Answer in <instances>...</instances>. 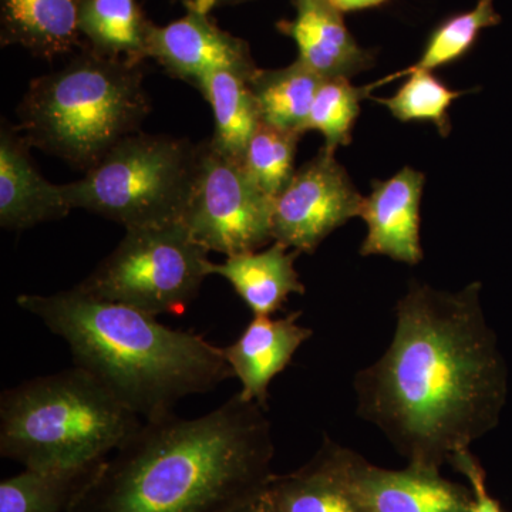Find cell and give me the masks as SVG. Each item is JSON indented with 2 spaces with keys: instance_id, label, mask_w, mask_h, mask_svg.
I'll list each match as a JSON object with an SVG mask.
<instances>
[{
  "instance_id": "cell-11",
  "label": "cell",
  "mask_w": 512,
  "mask_h": 512,
  "mask_svg": "<svg viewBox=\"0 0 512 512\" xmlns=\"http://www.w3.org/2000/svg\"><path fill=\"white\" fill-rule=\"evenodd\" d=\"M350 476L369 512H468L473 491L451 483L439 468L409 464L403 470L373 466L350 450Z\"/></svg>"
},
{
  "instance_id": "cell-26",
  "label": "cell",
  "mask_w": 512,
  "mask_h": 512,
  "mask_svg": "<svg viewBox=\"0 0 512 512\" xmlns=\"http://www.w3.org/2000/svg\"><path fill=\"white\" fill-rule=\"evenodd\" d=\"M466 92L453 90L437 79L431 72L409 74L399 92L387 99L370 97V100L387 107L393 117L403 123L409 121H430L443 137L451 133L448 109Z\"/></svg>"
},
{
  "instance_id": "cell-1",
  "label": "cell",
  "mask_w": 512,
  "mask_h": 512,
  "mask_svg": "<svg viewBox=\"0 0 512 512\" xmlns=\"http://www.w3.org/2000/svg\"><path fill=\"white\" fill-rule=\"evenodd\" d=\"M480 292L478 282L453 293L410 285L392 343L355 377L357 414L409 464L440 470L500 423L507 366Z\"/></svg>"
},
{
  "instance_id": "cell-20",
  "label": "cell",
  "mask_w": 512,
  "mask_h": 512,
  "mask_svg": "<svg viewBox=\"0 0 512 512\" xmlns=\"http://www.w3.org/2000/svg\"><path fill=\"white\" fill-rule=\"evenodd\" d=\"M197 89L214 113L211 146L218 153L242 163L249 141L262 121L249 79L231 72H218L205 77Z\"/></svg>"
},
{
  "instance_id": "cell-24",
  "label": "cell",
  "mask_w": 512,
  "mask_h": 512,
  "mask_svg": "<svg viewBox=\"0 0 512 512\" xmlns=\"http://www.w3.org/2000/svg\"><path fill=\"white\" fill-rule=\"evenodd\" d=\"M301 134L282 130L261 121L242 158L256 185L275 198L285 190L295 174L296 148Z\"/></svg>"
},
{
  "instance_id": "cell-28",
  "label": "cell",
  "mask_w": 512,
  "mask_h": 512,
  "mask_svg": "<svg viewBox=\"0 0 512 512\" xmlns=\"http://www.w3.org/2000/svg\"><path fill=\"white\" fill-rule=\"evenodd\" d=\"M225 512H278L269 494L268 485L258 493L249 495Z\"/></svg>"
},
{
  "instance_id": "cell-15",
  "label": "cell",
  "mask_w": 512,
  "mask_h": 512,
  "mask_svg": "<svg viewBox=\"0 0 512 512\" xmlns=\"http://www.w3.org/2000/svg\"><path fill=\"white\" fill-rule=\"evenodd\" d=\"M296 15L278 30L298 46V60L322 77H350L369 69L372 53L350 35L342 13L330 0H292Z\"/></svg>"
},
{
  "instance_id": "cell-3",
  "label": "cell",
  "mask_w": 512,
  "mask_h": 512,
  "mask_svg": "<svg viewBox=\"0 0 512 512\" xmlns=\"http://www.w3.org/2000/svg\"><path fill=\"white\" fill-rule=\"evenodd\" d=\"M16 303L67 343L74 366L92 373L141 420L173 413L180 400L211 392L234 376L222 349L204 336L77 286L19 295Z\"/></svg>"
},
{
  "instance_id": "cell-25",
  "label": "cell",
  "mask_w": 512,
  "mask_h": 512,
  "mask_svg": "<svg viewBox=\"0 0 512 512\" xmlns=\"http://www.w3.org/2000/svg\"><path fill=\"white\" fill-rule=\"evenodd\" d=\"M369 99L366 87H355L348 77H326L320 84L306 131L316 130L325 137V148L336 153L352 143V131L360 114V101Z\"/></svg>"
},
{
  "instance_id": "cell-10",
  "label": "cell",
  "mask_w": 512,
  "mask_h": 512,
  "mask_svg": "<svg viewBox=\"0 0 512 512\" xmlns=\"http://www.w3.org/2000/svg\"><path fill=\"white\" fill-rule=\"evenodd\" d=\"M148 59L175 79L197 87L207 76L231 72L251 79L258 67L248 43L218 28L210 15L191 12L167 26H151Z\"/></svg>"
},
{
  "instance_id": "cell-17",
  "label": "cell",
  "mask_w": 512,
  "mask_h": 512,
  "mask_svg": "<svg viewBox=\"0 0 512 512\" xmlns=\"http://www.w3.org/2000/svg\"><path fill=\"white\" fill-rule=\"evenodd\" d=\"M301 252L274 241L264 251L227 256L222 264L211 262L210 274L227 279L254 316L281 311L291 295H303L295 261Z\"/></svg>"
},
{
  "instance_id": "cell-21",
  "label": "cell",
  "mask_w": 512,
  "mask_h": 512,
  "mask_svg": "<svg viewBox=\"0 0 512 512\" xmlns=\"http://www.w3.org/2000/svg\"><path fill=\"white\" fill-rule=\"evenodd\" d=\"M323 79L325 77L296 59L291 66L282 69L256 70L249 79V87L264 123L303 136Z\"/></svg>"
},
{
  "instance_id": "cell-16",
  "label": "cell",
  "mask_w": 512,
  "mask_h": 512,
  "mask_svg": "<svg viewBox=\"0 0 512 512\" xmlns=\"http://www.w3.org/2000/svg\"><path fill=\"white\" fill-rule=\"evenodd\" d=\"M350 450L325 439L311 461L268 490L278 512H369L357 494L349 468Z\"/></svg>"
},
{
  "instance_id": "cell-27",
  "label": "cell",
  "mask_w": 512,
  "mask_h": 512,
  "mask_svg": "<svg viewBox=\"0 0 512 512\" xmlns=\"http://www.w3.org/2000/svg\"><path fill=\"white\" fill-rule=\"evenodd\" d=\"M458 473L463 474L470 483L473 491V504L468 512H504L501 510L497 500L491 497L485 484V473L477 458L471 454L470 448L457 451L453 457L448 460Z\"/></svg>"
},
{
  "instance_id": "cell-13",
  "label": "cell",
  "mask_w": 512,
  "mask_h": 512,
  "mask_svg": "<svg viewBox=\"0 0 512 512\" xmlns=\"http://www.w3.org/2000/svg\"><path fill=\"white\" fill-rule=\"evenodd\" d=\"M301 312L285 318L254 316L232 345L222 348L225 360L241 382L239 396L268 412L269 386L291 365L293 356L313 330L299 325Z\"/></svg>"
},
{
  "instance_id": "cell-7",
  "label": "cell",
  "mask_w": 512,
  "mask_h": 512,
  "mask_svg": "<svg viewBox=\"0 0 512 512\" xmlns=\"http://www.w3.org/2000/svg\"><path fill=\"white\" fill-rule=\"evenodd\" d=\"M210 265L207 249L183 222L131 228L77 288L153 316L181 315L211 275Z\"/></svg>"
},
{
  "instance_id": "cell-30",
  "label": "cell",
  "mask_w": 512,
  "mask_h": 512,
  "mask_svg": "<svg viewBox=\"0 0 512 512\" xmlns=\"http://www.w3.org/2000/svg\"><path fill=\"white\" fill-rule=\"evenodd\" d=\"M386 2L387 0H330V3H332L340 13L377 8V6L383 5V3Z\"/></svg>"
},
{
  "instance_id": "cell-31",
  "label": "cell",
  "mask_w": 512,
  "mask_h": 512,
  "mask_svg": "<svg viewBox=\"0 0 512 512\" xmlns=\"http://www.w3.org/2000/svg\"><path fill=\"white\" fill-rule=\"evenodd\" d=\"M181 2H183V0H181Z\"/></svg>"
},
{
  "instance_id": "cell-29",
  "label": "cell",
  "mask_w": 512,
  "mask_h": 512,
  "mask_svg": "<svg viewBox=\"0 0 512 512\" xmlns=\"http://www.w3.org/2000/svg\"><path fill=\"white\" fill-rule=\"evenodd\" d=\"M248 2V0H183L185 8L191 12L210 15L212 10L221 8V6L238 5V3Z\"/></svg>"
},
{
  "instance_id": "cell-6",
  "label": "cell",
  "mask_w": 512,
  "mask_h": 512,
  "mask_svg": "<svg viewBox=\"0 0 512 512\" xmlns=\"http://www.w3.org/2000/svg\"><path fill=\"white\" fill-rule=\"evenodd\" d=\"M200 147L184 138L134 133L76 183L62 185L70 207L126 229L183 222Z\"/></svg>"
},
{
  "instance_id": "cell-12",
  "label": "cell",
  "mask_w": 512,
  "mask_h": 512,
  "mask_svg": "<svg viewBox=\"0 0 512 512\" xmlns=\"http://www.w3.org/2000/svg\"><path fill=\"white\" fill-rule=\"evenodd\" d=\"M424 174L404 167L386 181H373L372 192L363 198L360 215L367 235L360 255H384L417 265L423 259L420 242V202Z\"/></svg>"
},
{
  "instance_id": "cell-9",
  "label": "cell",
  "mask_w": 512,
  "mask_h": 512,
  "mask_svg": "<svg viewBox=\"0 0 512 512\" xmlns=\"http://www.w3.org/2000/svg\"><path fill=\"white\" fill-rule=\"evenodd\" d=\"M362 202L335 153L323 147L274 198V241L313 254L335 229L359 217Z\"/></svg>"
},
{
  "instance_id": "cell-2",
  "label": "cell",
  "mask_w": 512,
  "mask_h": 512,
  "mask_svg": "<svg viewBox=\"0 0 512 512\" xmlns=\"http://www.w3.org/2000/svg\"><path fill=\"white\" fill-rule=\"evenodd\" d=\"M266 410L239 393L195 419L168 413L89 478L67 512H225L265 488L274 440Z\"/></svg>"
},
{
  "instance_id": "cell-19",
  "label": "cell",
  "mask_w": 512,
  "mask_h": 512,
  "mask_svg": "<svg viewBox=\"0 0 512 512\" xmlns=\"http://www.w3.org/2000/svg\"><path fill=\"white\" fill-rule=\"evenodd\" d=\"M153 23L137 0H83L80 35L97 55L143 64Z\"/></svg>"
},
{
  "instance_id": "cell-8",
  "label": "cell",
  "mask_w": 512,
  "mask_h": 512,
  "mask_svg": "<svg viewBox=\"0 0 512 512\" xmlns=\"http://www.w3.org/2000/svg\"><path fill=\"white\" fill-rule=\"evenodd\" d=\"M197 175L183 224L208 252L225 256L258 251L274 241V198L252 180L241 161L200 144Z\"/></svg>"
},
{
  "instance_id": "cell-5",
  "label": "cell",
  "mask_w": 512,
  "mask_h": 512,
  "mask_svg": "<svg viewBox=\"0 0 512 512\" xmlns=\"http://www.w3.org/2000/svg\"><path fill=\"white\" fill-rule=\"evenodd\" d=\"M143 64L97 55L89 47L63 69L37 77L18 107L32 147L89 173L150 111Z\"/></svg>"
},
{
  "instance_id": "cell-23",
  "label": "cell",
  "mask_w": 512,
  "mask_h": 512,
  "mask_svg": "<svg viewBox=\"0 0 512 512\" xmlns=\"http://www.w3.org/2000/svg\"><path fill=\"white\" fill-rule=\"evenodd\" d=\"M500 23L501 16L494 8V0H478L476 8L451 16L431 33L417 63L365 86L367 93L400 77L416 72H433L434 69L457 62L473 49L483 30Z\"/></svg>"
},
{
  "instance_id": "cell-14",
  "label": "cell",
  "mask_w": 512,
  "mask_h": 512,
  "mask_svg": "<svg viewBox=\"0 0 512 512\" xmlns=\"http://www.w3.org/2000/svg\"><path fill=\"white\" fill-rule=\"evenodd\" d=\"M30 144L18 127L0 128V225L23 231L66 217L72 207L62 185L49 183L33 164Z\"/></svg>"
},
{
  "instance_id": "cell-4",
  "label": "cell",
  "mask_w": 512,
  "mask_h": 512,
  "mask_svg": "<svg viewBox=\"0 0 512 512\" xmlns=\"http://www.w3.org/2000/svg\"><path fill=\"white\" fill-rule=\"evenodd\" d=\"M143 420L79 366L0 396V456L26 468L96 470Z\"/></svg>"
},
{
  "instance_id": "cell-18",
  "label": "cell",
  "mask_w": 512,
  "mask_h": 512,
  "mask_svg": "<svg viewBox=\"0 0 512 512\" xmlns=\"http://www.w3.org/2000/svg\"><path fill=\"white\" fill-rule=\"evenodd\" d=\"M83 0H0L2 45L53 60L79 45Z\"/></svg>"
},
{
  "instance_id": "cell-22",
  "label": "cell",
  "mask_w": 512,
  "mask_h": 512,
  "mask_svg": "<svg viewBox=\"0 0 512 512\" xmlns=\"http://www.w3.org/2000/svg\"><path fill=\"white\" fill-rule=\"evenodd\" d=\"M96 470L25 467L0 483V512H67Z\"/></svg>"
}]
</instances>
